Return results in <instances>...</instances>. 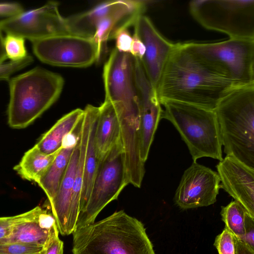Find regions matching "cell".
Instances as JSON below:
<instances>
[{"mask_svg":"<svg viewBox=\"0 0 254 254\" xmlns=\"http://www.w3.org/2000/svg\"><path fill=\"white\" fill-rule=\"evenodd\" d=\"M188 50L177 43L156 87L160 103L174 101L214 110L220 101L236 88Z\"/></svg>","mask_w":254,"mask_h":254,"instance_id":"6da1fadb","label":"cell"},{"mask_svg":"<svg viewBox=\"0 0 254 254\" xmlns=\"http://www.w3.org/2000/svg\"><path fill=\"white\" fill-rule=\"evenodd\" d=\"M72 234V254H156L143 224L123 210Z\"/></svg>","mask_w":254,"mask_h":254,"instance_id":"7a4b0ae2","label":"cell"},{"mask_svg":"<svg viewBox=\"0 0 254 254\" xmlns=\"http://www.w3.org/2000/svg\"><path fill=\"white\" fill-rule=\"evenodd\" d=\"M214 111L224 153L254 169V84L233 89Z\"/></svg>","mask_w":254,"mask_h":254,"instance_id":"3957f363","label":"cell"},{"mask_svg":"<svg viewBox=\"0 0 254 254\" xmlns=\"http://www.w3.org/2000/svg\"><path fill=\"white\" fill-rule=\"evenodd\" d=\"M8 83V124L19 129L31 124L57 100L64 80L57 73L36 67L11 78Z\"/></svg>","mask_w":254,"mask_h":254,"instance_id":"277c9868","label":"cell"},{"mask_svg":"<svg viewBox=\"0 0 254 254\" xmlns=\"http://www.w3.org/2000/svg\"><path fill=\"white\" fill-rule=\"evenodd\" d=\"M161 119L169 121L187 144L194 162L207 157L221 161L222 140L214 110L185 103L165 101Z\"/></svg>","mask_w":254,"mask_h":254,"instance_id":"5b68a950","label":"cell"},{"mask_svg":"<svg viewBox=\"0 0 254 254\" xmlns=\"http://www.w3.org/2000/svg\"><path fill=\"white\" fill-rule=\"evenodd\" d=\"M210 68L236 87L254 84V39L229 38L221 42L183 43Z\"/></svg>","mask_w":254,"mask_h":254,"instance_id":"8992f818","label":"cell"},{"mask_svg":"<svg viewBox=\"0 0 254 254\" xmlns=\"http://www.w3.org/2000/svg\"><path fill=\"white\" fill-rule=\"evenodd\" d=\"M189 9L205 29L230 38L254 39V0H192Z\"/></svg>","mask_w":254,"mask_h":254,"instance_id":"52a82bcc","label":"cell"},{"mask_svg":"<svg viewBox=\"0 0 254 254\" xmlns=\"http://www.w3.org/2000/svg\"><path fill=\"white\" fill-rule=\"evenodd\" d=\"M128 184L123 146L120 143L99 162L89 198L79 213L76 229L94 223L100 211L117 199Z\"/></svg>","mask_w":254,"mask_h":254,"instance_id":"ba28073f","label":"cell"},{"mask_svg":"<svg viewBox=\"0 0 254 254\" xmlns=\"http://www.w3.org/2000/svg\"><path fill=\"white\" fill-rule=\"evenodd\" d=\"M32 44L33 53L39 60L52 65L86 67L100 58L92 38L71 33L52 36Z\"/></svg>","mask_w":254,"mask_h":254,"instance_id":"9c48e42d","label":"cell"},{"mask_svg":"<svg viewBox=\"0 0 254 254\" xmlns=\"http://www.w3.org/2000/svg\"><path fill=\"white\" fill-rule=\"evenodd\" d=\"M6 34H13L32 42L52 36L70 33L66 17L60 14L59 3L50 1L44 5L0 21Z\"/></svg>","mask_w":254,"mask_h":254,"instance_id":"30bf717a","label":"cell"},{"mask_svg":"<svg viewBox=\"0 0 254 254\" xmlns=\"http://www.w3.org/2000/svg\"><path fill=\"white\" fill-rule=\"evenodd\" d=\"M220 188L216 172L193 161L185 171L174 200L184 210L208 206L216 202Z\"/></svg>","mask_w":254,"mask_h":254,"instance_id":"8fae6325","label":"cell"},{"mask_svg":"<svg viewBox=\"0 0 254 254\" xmlns=\"http://www.w3.org/2000/svg\"><path fill=\"white\" fill-rule=\"evenodd\" d=\"M134 72L139 97L140 155L145 163L163 109L156 88L148 80L140 60L135 57Z\"/></svg>","mask_w":254,"mask_h":254,"instance_id":"7c38bea8","label":"cell"},{"mask_svg":"<svg viewBox=\"0 0 254 254\" xmlns=\"http://www.w3.org/2000/svg\"><path fill=\"white\" fill-rule=\"evenodd\" d=\"M134 32L145 46V53L140 60L144 72L155 88L158 85L165 64L175 44L168 41L157 30L146 16L140 15L134 24Z\"/></svg>","mask_w":254,"mask_h":254,"instance_id":"4fadbf2b","label":"cell"},{"mask_svg":"<svg viewBox=\"0 0 254 254\" xmlns=\"http://www.w3.org/2000/svg\"><path fill=\"white\" fill-rule=\"evenodd\" d=\"M222 188L254 219V169L226 155L216 166Z\"/></svg>","mask_w":254,"mask_h":254,"instance_id":"5bb4252c","label":"cell"},{"mask_svg":"<svg viewBox=\"0 0 254 254\" xmlns=\"http://www.w3.org/2000/svg\"><path fill=\"white\" fill-rule=\"evenodd\" d=\"M57 230L52 212L36 206L17 215L12 232L3 244L17 243L43 248Z\"/></svg>","mask_w":254,"mask_h":254,"instance_id":"9a60e30c","label":"cell"},{"mask_svg":"<svg viewBox=\"0 0 254 254\" xmlns=\"http://www.w3.org/2000/svg\"><path fill=\"white\" fill-rule=\"evenodd\" d=\"M80 151V144L78 133L77 142L65 174L55 196L49 202L59 232L63 236L71 234L76 229V222L71 214V203Z\"/></svg>","mask_w":254,"mask_h":254,"instance_id":"2e32d148","label":"cell"},{"mask_svg":"<svg viewBox=\"0 0 254 254\" xmlns=\"http://www.w3.org/2000/svg\"><path fill=\"white\" fill-rule=\"evenodd\" d=\"M150 0H113L104 1L92 9L66 17L70 33L92 38L97 24L116 13L132 10L145 11Z\"/></svg>","mask_w":254,"mask_h":254,"instance_id":"e0dca14e","label":"cell"},{"mask_svg":"<svg viewBox=\"0 0 254 254\" xmlns=\"http://www.w3.org/2000/svg\"><path fill=\"white\" fill-rule=\"evenodd\" d=\"M122 143L118 115L113 106L104 100L99 107L94 134V144L99 163L116 145Z\"/></svg>","mask_w":254,"mask_h":254,"instance_id":"ac0fdd59","label":"cell"},{"mask_svg":"<svg viewBox=\"0 0 254 254\" xmlns=\"http://www.w3.org/2000/svg\"><path fill=\"white\" fill-rule=\"evenodd\" d=\"M80 123L64 138L62 148L54 162L37 183L47 195L49 202L55 196L67 169L77 142Z\"/></svg>","mask_w":254,"mask_h":254,"instance_id":"d6986e66","label":"cell"},{"mask_svg":"<svg viewBox=\"0 0 254 254\" xmlns=\"http://www.w3.org/2000/svg\"><path fill=\"white\" fill-rule=\"evenodd\" d=\"M84 114V110L76 109L59 119L40 138L35 145L43 153H53L60 149L64 138L77 126Z\"/></svg>","mask_w":254,"mask_h":254,"instance_id":"ffe728a7","label":"cell"},{"mask_svg":"<svg viewBox=\"0 0 254 254\" xmlns=\"http://www.w3.org/2000/svg\"><path fill=\"white\" fill-rule=\"evenodd\" d=\"M61 148L53 153L47 154L35 145L25 153L13 169L23 179L37 183L54 162Z\"/></svg>","mask_w":254,"mask_h":254,"instance_id":"44dd1931","label":"cell"},{"mask_svg":"<svg viewBox=\"0 0 254 254\" xmlns=\"http://www.w3.org/2000/svg\"><path fill=\"white\" fill-rule=\"evenodd\" d=\"M97 119V117L92 125L87 142L79 212L84 208L88 201L99 164V160L96 156L94 144V134Z\"/></svg>","mask_w":254,"mask_h":254,"instance_id":"7402d4cb","label":"cell"},{"mask_svg":"<svg viewBox=\"0 0 254 254\" xmlns=\"http://www.w3.org/2000/svg\"><path fill=\"white\" fill-rule=\"evenodd\" d=\"M220 214L225 227L236 238L242 240L245 234L246 217L249 214L245 208L234 200L226 206L221 207Z\"/></svg>","mask_w":254,"mask_h":254,"instance_id":"603a6c76","label":"cell"},{"mask_svg":"<svg viewBox=\"0 0 254 254\" xmlns=\"http://www.w3.org/2000/svg\"><path fill=\"white\" fill-rule=\"evenodd\" d=\"M4 47L7 58L10 61H18L28 55L25 45V39L13 34H6L4 37Z\"/></svg>","mask_w":254,"mask_h":254,"instance_id":"cb8c5ba5","label":"cell"},{"mask_svg":"<svg viewBox=\"0 0 254 254\" xmlns=\"http://www.w3.org/2000/svg\"><path fill=\"white\" fill-rule=\"evenodd\" d=\"M214 246L219 254H236V238L225 227L215 239Z\"/></svg>","mask_w":254,"mask_h":254,"instance_id":"d4e9b609","label":"cell"},{"mask_svg":"<svg viewBox=\"0 0 254 254\" xmlns=\"http://www.w3.org/2000/svg\"><path fill=\"white\" fill-rule=\"evenodd\" d=\"M33 61L32 56L28 55L25 59L16 62L9 61L0 64V81L7 80L11 76L30 65Z\"/></svg>","mask_w":254,"mask_h":254,"instance_id":"484cf974","label":"cell"},{"mask_svg":"<svg viewBox=\"0 0 254 254\" xmlns=\"http://www.w3.org/2000/svg\"><path fill=\"white\" fill-rule=\"evenodd\" d=\"M43 248L17 243L0 244V254H40Z\"/></svg>","mask_w":254,"mask_h":254,"instance_id":"4316f807","label":"cell"},{"mask_svg":"<svg viewBox=\"0 0 254 254\" xmlns=\"http://www.w3.org/2000/svg\"><path fill=\"white\" fill-rule=\"evenodd\" d=\"M127 28L119 29L114 34L113 38L116 40L115 48L120 52L130 53L132 36Z\"/></svg>","mask_w":254,"mask_h":254,"instance_id":"83f0119b","label":"cell"},{"mask_svg":"<svg viewBox=\"0 0 254 254\" xmlns=\"http://www.w3.org/2000/svg\"><path fill=\"white\" fill-rule=\"evenodd\" d=\"M59 230H56L51 235L40 254H63L64 243L59 237Z\"/></svg>","mask_w":254,"mask_h":254,"instance_id":"f1b7e54d","label":"cell"},{"mask_svg":"<svg viewBox=\"0 0 254 254\" xmlns=\"http://www.w3.org/2000/svg\"><path fill=\"white\" fill-rule=\"evenodd\" d=\"M17 215L0 217V244H3L10 235Z\"/></svg>","mask_w":254,"mask_h":254,"instance_id":"f546056e","label":"cell"},{"mask_svg":"<svg viewBox=\"0 0 254 254\" xmlns=\"http://www.w3.org/2000/svg\"><path fill=\"white\" fill-rule=\"evenodd\" d=\"M254 219L247 214L245 219V234L242 241L254 248Z\"/></svg>","mask_w":254,"mask_h":254,"instance_id":"4dcf8cb0","label":"cell"},{"mask_svg":"<svg viewBox=\"0 0 254 254\" xmlns=\"http://www.w3.org/2000/svg\"><path fill=\"white\" fill-rule=\"evenodd\" d=\"M23 11L20 4L16 3H0V16L9 17Z\"/></svg>","mask_w":254,"mask_h":254,"instance_id":"1f68e13d","label":"cell"},{"mask_svg":"<svg viewBox=\"0 0 254 254\" xmlns=\"http://www.w3.org/2000/svg\"><path fill=\"white\" fill-rule=\"evenodd\" d=\"M132 36L130 54L134 57L141 60L145 53V46L136 33L134 32Z\"/></svg>","mask_w":254,"mask_h":254,"instance_id":"d6a6232c","label":"cell"},{"mask_svg":"<svg viewBox=\"0 0 254 254\" xmlns=\"http://www.w3.org/2000/svg\"><path fill=\"white\" fill-rule=\"evenodd\" d=\"M236 238V254H254V248L244 241Z\"/></svg>","mask_w":254,"mask_h":254,"instance_id":"836d02e7","label":"cell"},{"mask_svg":"<svg viewBox=\"0 0 254 254\" xmlns=\"http://www.w3.org/2000/svg\"><path fill=\"white\" fill-rule=\"evenodd\" d=\"M0 27V64L4 63L7 59L4 47V37Z\"/></svg>","mask_w":254,"mask_h":254,"instance_id":"e575fe53","label":"cell"}]
</instances>
